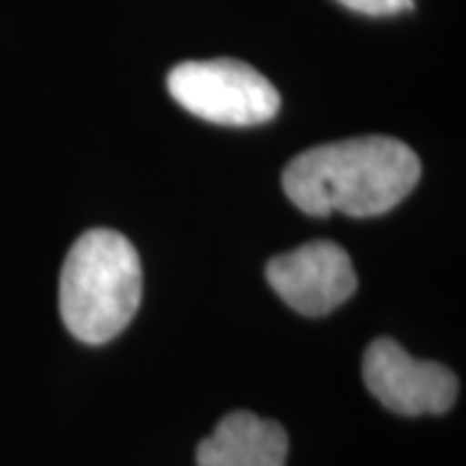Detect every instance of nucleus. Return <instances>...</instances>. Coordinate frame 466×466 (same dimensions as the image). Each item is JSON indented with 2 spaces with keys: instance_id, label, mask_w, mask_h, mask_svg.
<instances>
[{
  "instance_id": "f257e3e1",
  "label": "nucleus",
  "mask_w": 466,
  "mask_h": 466,
  "mask_svg": "<svg viewBox=\"0 0 466 466\" xmlns=\"http://www.w3.org/2000/svg\"><path fill=\"white\" fill-rule=\"evenodd\" d=\"M420 158L389 135H363L299 153L283 189L306 216L370 218L397 208L420 182Z\"/></svg>"
},
{
  "instance_id": "f03ea898",
  "label": "nucleus",
  "mask_w": 466,
  "mask_h": 466,
  "mask_svg": "<svg viewBox=\"0 0 466 466\" xmlns=\"http://www.w3.org/2000/svg\"><path fill=\"white\" fill-rule=\"evenodd\" d=\"M143 299V269L122 233L94 228L76 238L60 269V317L86 345L115 339Z\"/></svg>"
},
{
  "instance_id": "7ed1b4c3",
  "label": "nucleus",
  "mask_w": 466,
  "mask_h": 466,
  "mask_svg": "<svg viewBox=\"0 0 466 466\" xmlns=\"http://www.w3.org/2000/svg\"><path fill=\"white\" fill-rule=\"evenodd\" d=\"M167 86L189 115L216 125H262L280 109L278 88L259 70L228 57L171 67Z\"/></svg>"
},
{
  "instance_id": "20e7f679",
  "label": "nucleus",
  "mask_w": 466,
  "mask_h": 466,
  "mask_svg": "<svg viewBox=\"0 0 466 466\" xmlns=\"http://www.w3.org/2000/svg\"><path fill=\"white\" fill-rule=\"evenodd\" d=\"M368 391L397 415H443L459 394V381L449 368L417 360L400 342L373 339L363 358Z\"/></svg>"
},
{
  "instance_id": "39448f33",
  "label": "nucleus",
  "mask_w": 466,
  "mask_h": 466,
  "mask_svg": "<svg viewBox=\"0 0 466 466\" xmlns=\"http://www.w3.org/2000/svg\"><path fill=\"white\" fill-rule=\"evenodd\" d=\"M267 280L303 317H324L339 309L358 288L352 259L332 241H311L267 262Z\"/></svg>"
},
{
  "instance_id": "423d86ee",
  "label": "nucleus",
  "mask_w": 466,
  "mask_h": 466,
  "mask_svg": "<svg viewBox=\"0 0 466 466\" xmlns=\"http://www.w3.org/2000/svg\"><path fill=\"white\" fill-rule=\"evenodd\" d=\"M288 435L254 412L226 415L198 446V466H285Z\"/></svg>"
},
{
  "instance_id": "0eeeda50",
  "label": "nucleus",
  "mask_w": 466,
  "mask_h": 466,
  "mask_svg": "<svg viewBox=\"0 0 466 466\" xmlns=\"http://www.w3.org/2000/svg\"><path fill=\"white\" fill-rule=\"evenodd\" d=\"M337 3L366 16H394L401 11H410L415 0H337Z\"/></svg>"
}]
</instances>
